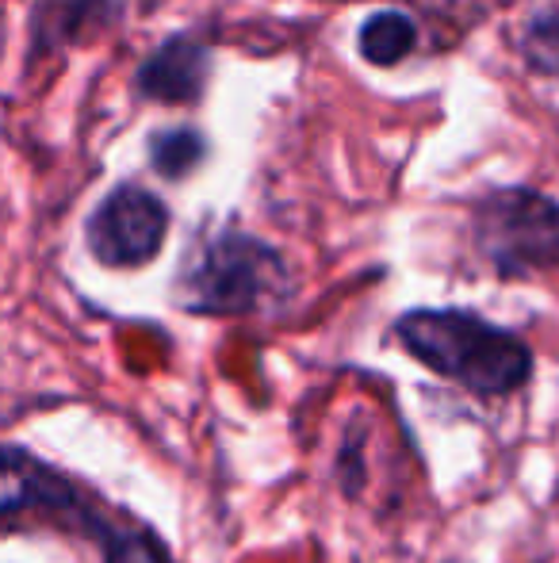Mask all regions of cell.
Segmentation results:
<instances>
[{
  "label": "cell",
  "mask_w": 559,
  "mask_h": 563,
  "mask_svg": "<svg viewBox=\"0 0 559 563\" xmlns=\"http://www.w3.org/2000/svg\"><path fill=\"white\" fill-rule=\"evenodd\" d=\"M211 74V54L192 35H172L138 66L135 85L146 100L157 104H192L203 97Z\"/></svg>",
  "instance_id": "5b68a950"
},
{
  "label": "cell",
  "mask_w": 559,
  "mask_h": 563,
  "mask_svg": "<svg viewBox=\"0 0 559 563\" xmlns=\"http://www.w3.org/2000/svg\"><path fill=\"white\" fill-rule=\"evenodd\" d=\"M288 288V265L249 234H219L180 273V296L200 314H249Z\"/></svg>",
  "instance_id": "7a4b0ae2"
},
{
  "label": "cell",
  "mask_w": 559,
  "mask_h": 563,
  "mask_svg": "<svg viewBox=\"0 0 559 563\" xmlns=\"http://www.w3.org/2000/svg\"><path fill=\"white\" fill-rule=\"evenodd\" d=\"M399 341L425 368L479 395H506L529 379L533 356L514 334L468 311H411L399 319Z\"/></svg>",
  "instance_id": "6da1fadb"
},
{
  "label": "cell",
  "mask_w": 559,
  "mask_h": 563,
  "mask_svg": "<svg viewBox=\"0 0 559 563\" xmlns=\"http://www.w3.org/2000/svg\"><path fill=\"white\" fill-rule=\"evenodd\" d=\"M104 563H165L161 549H157L149 537L142 533H123L108 544V560Z\"/></svg>",
  "instance_id": "9c48e42d"
},
{
  "label": "cell",
  "mask_w": 559,
  "mask_h": 563,
  "mask_svg": "<svg viewBox=\"0 0 559 563\" xmlns=\"http://www.w3.org/2000/svg\"><path fill=\"white\" fill-rule=\"evenodd\" d=\"M414 43H418V27L403 12H376L360 27V54L372 66H395L414 51Z\"/></svg>",
  "instance_id": "52a82bcc"
},
{
  "label": "cell",
  "mask_w": 559,
  "mask_h": 563,
  "mask_svg": "<svg viewBox=\"0 0 559 563\" xmlns=\"http://www.w3.org/2000/svg\"><path fill=\"white\" fill-rule=\"evenodd\" d=\"M169 230V211L154 192L138 185H120L100 200L92 211L85 238L100 265L108 268H138L157 257Z\"/></svg>",
  "instance_id": "277c9868"
},
{
  "label": "cell",
  "mask_w": 559,
  "mask_h": 563,
  "mask_svg": "<svg viewBox=\"0 0 559 563\" xmlns=\"http://www.w3.org/2000/svg\"><path fill=\"white\" fill-rule=\"evenodd\" d=\"M46 503H66L62 483L31 452L0 445V521Z\"/></svg>",
  "instance_id": "8992f818"
},
{
  "label": "cell",
  "mask_w": 559,
  "mask_h": 563,
  "mask_svg": "<svg viewBox=\"0 0 559 563\" xmlns=\"http://www.w3.org/2000/svg\"><path fill=\"white\" fill-rule=\"evenodd\" d=\"M149 162L161 177L180 180L203 162V139L188 126H177V131H157L149 139Z\"/></svg>",
  "instance_id": "ba28073f"
},
{
  "label": "cell",
  "mask_w": 559,
  "mask_h": 563,
  "mask_svg": "<svg viewBox=\"0 0 559 563\" xmlns=\"http://www.w3.org/2000/svg\"><path fill=\"white\" fill-rule=\"evenodd\" d=\"M479 242L506 273L559 265V203L529 188H502L479 208Z\"/></svg>",
  "instance_id": "3957f363"
}]
</instances>
